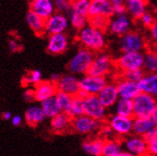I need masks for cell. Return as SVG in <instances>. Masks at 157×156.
<instances>
[{
	"mask_svg": "<svg viewBox=\"0 0 157 156\" xmlns=\"http://www.w3.org/2000/svg\"><path fill=\"white\" fill-rule=\"evenodd\" d=\"M155 50L150 47L147 49V52L144 55V67L143 68L145 70V72L147 71L150 74L157 73V57H156Z\"/></svg>",
	"mask_w": 157,
	"mask_h": 156,
	"instance_id": "f546056e",
	"label": "cell"
},
{
	"mask_svg": "<svg viewBox=\"0 0 157 156\" xmlns=\"http://www.w3.org/2000/svg\"><path fill=\"white\" fill-rule=\"evenodd\" d=\"M155 53H156V57H157V48H156V50H155Z\"/></svg>",
	"mask_w": 157,
	"mask_h": 156,
	"instance_id": "f907efd6",
	"label": "cell"
},
{
	"mask_svg": "<svg viewBox=\"0 0 157 156\" xmlns=\"http://www.w3.org/2000/svg\"><path fill=\"white\" fill-rule=\"evenodd\" d=\"M141 21H142L143 25L147 28H151L153 25V23L155 22L152 15L150 13H145L143 14V17H141Z\"/></svg>",
	"mask_w": 157,
	"mask_h": 156,
	"instance_id": "60d3db41",
	"label": "cell"
},
{
	"mask_svg": "<svg viewBox=\"0 0 157 156\" xmlns=\"http://www.w3.org/2000/svg\"><path fill=\"white\" fill-rule=\"evenodd\" d=\"M26 21L28 26L33 30L36 35L41 36L45 34V19L38 17L36 13L29 11L26 14Z\"/></svg>",
	"mask_w": 157,
	"mask_h": 156,
	"instance_id": "d4e9b609",
	"label": "cell"
},
{
	"mask_svg": "<svg viewBox=\"0 0 157 156\" xmlns=\"http://www.w3.org/2000/svg\"><path fill=\"white\" fill-rule=\"evenodd\" d=\"M115 71L124 73L142 69L144 67V55L140 52L124 53L114 59Z\"/></svg>",
	"mask_w": 157,
	"mask_h": 156,
	"instance_id": "3957f363",
	"label": "cell"
},
{
	"mask_svg": "<svg viewBox=\"0 0 157 156\" xmlns=\"http://www.w3.org/2000/svg\"><path fill=\"white\" fill-rule=\"evenodd\" d=\"M72 118L64 112H60L50 121V128L57 134H63L72 131Z\"/></svg>",
	"mask_w": 157,
	"mask_h": 156,
	"instance_id": "2e32d148",
	"label": "cell"
},
{
	"mask_svg": "<svg viewBox=\"0 0 157 156\" xmlns=\"http://www.w3.org/2000/svg\"><path fill=\"white\" fill-rule=\"evenodd\" d=\"M88 24L90 27L100 31L101 33H105L109 29L111 24L110 17H104V15H96V17H88Z\"/></svg>",
	"mask_w": 157,
	"mask_h": 156,
	"instance_id": "f1b7e54d",
	"label": "cell"
},
{
	"mask_svg": "<svg viewBox=\"0 0 157 156\" xmlns=\"http://www.w3.org/2000/svg\"><path fill=\"white\" fill-rule=\"evenodd\" d=\"M107 84L105 78L85 75L80 80V88L85 96H98Z\"/></svg>",
	"mask_w": 157,
	"mask_h": 156,
	"instance_id": "9c48e42d",
	"label": "cell"
},
{
	"mask_svg": "<svg viewBox=\"0 0 157 156\" xmlns=\"http://www.w3.org/2000/svg\"><path fill=\"white\" fill-rule=\"evenodd\" d=\"M146 0H127V10L133 19H141L146 13Z\"/></svg>",
	"mask_w": 157,
	"mask_h": 156,
	"instance_id": "4316f807",
	"label": "cell"
},
{
	"mask_svg": "<svg viewBox=\"0 0 157 156\" xmlns=\"http://www.w3.org/2000/svg\"><path fill=\"white\" fill-rule=\"evenodd\" d=\"M123 141L127 151L137 156H147V143L144 137L135 135L124 138Z\"/></svg>",
	"mask_w": 157,
	"mask_h": 156,
	"instance_id": "5bb4252c",
	"label": "cell"
},
{
	"mask_svg": "<svg viewBox=\"0 0 157 156\" xmlns=\"http://www.w3.org/2000/svg\"><path fill=\"white\" fill-rule=\"evenodd\" d=\"M113 14L114 10L111 0H91L90 1L88 17H96V15L111 17Z\"/></svg>",
	"mask_w": 157,
	"mask_h": 156,
	"instance_id": "e0dca14e",
	"label": "cell"
},
{
	"mask_svg": "<svg viewBox=\"0 0 157 156\" xmlns=\"http://www.w3.org/2000/svg\"><path fill=\"white\" fill-rule=\"evenodd\" d=\"M114 59L105 54H101L94 58L86 75L105 78L106 76L114 73Z\"/></svg>",
	"mask_w": 157,
	"mask_h": 156,
	"instance_id": "5b68a950",
	"label": "cell"
},
{
	"mask_svg": "<svg viewBox=\"0 0 157 156\" xmlns=\"http://www.w3.org/2000/svg\"><path fill=\"white\" fill-rule=\"evenodd\" d=\"M150 29H151V35L153 41L157 43V21L153 23V25Z\"/></svg>",
	"mask_w": 157,
	"mask_h": 156,
	"instance_id": "ee69618b",
	"label": "cell"
},
{
	"mask_svg": "<svg viewBox=\"0 0 157 156\" xmlns=\"http://www.w3.org/2000/svg\"><path fill=\"white\" fill-rule=\"evenodd\" d=\"M68 47V37L65 34L51 35L47 44V52L51 55L63 54Z\"/></svg>",
	"mask_w": 157,
	"mask_h": 156,
	"instance_id": "ac0fdd59",
	"label": "cell"
},
{
	"mask_svg": "<svg viewBox=\"0 0 157 156\" xmlns=\"http://www.w3.org/2000/svg\"><path fill=\"white\" fill-rule=\"evenodd\" d=\"M55 98H56V100H57L58 105H59V106L60 108L61 112L67 113L68 110L70 109V107H71L74 97L70 96L68 94H65V93L58 91V93L56 94V96H55Z\"/></svg>",
	"mask_w": 157,
	"mask_h": 156,
	"instance_id": "836d02e7",
	"label": "cell"
},
{
	"mask_svg": "<svg viewBox=\"0 0 157 156\" xmlns=\"http://www.w3.org/2000/svg\"><path fill=\"white\" fill-rule=\"evenodd\" d=\"M61 77H62V76L59 75V74H58V73H54V74L51 75L49 81H50L51 82L55 83V84H58V82H59L60 81V79H61Z\"/></svg>",
	"mask_w": 157,
	"mask_h": 156,
	"instance_id": "bcb514c9",
	"label": "cell"
},
{
	"mask_svg": "<svg viewBox=\"0 0 157 156\" xmlns=\"http://www.w3.org/2000/svg\"><path fill=\"white\" fill-rule=\"evenodd\" d=\"M156 126L157 123L152 117H150V118H135L133 120L132 132H134V134L137 136L144 137Z\"/></svg>",
	"mask_w": 157,
	"mask_h": 156,
	"instance_id": "603a6c76",
	"label": "cell"
},
{
	"mask_svg": "<svg viewBox=\"0 0 157 156\" xmlns=\"http://www.w3.org/2000/svg\"><path fill=\"white\" fill-rule=\"evenodd\" d=\"M105 122L117 137L120 138H124L125 136L128 137L133 131L132 118H127V117H123L115 114L111 117H109V119L106 118Z\"/></svg>",
	"mask_w": 157,
	"mask_h": 156,
	"instance_id": "52a82bcc",
	"label": "cell"
},
{
	"mask_svg": "<svg viewBox=\"0 0 157 156\" xmlns=\"http://www.w3.org/2000/svg\"><path fill=\"white\" fill-rule=\"evenodd\" d=\"M23 100L27 103H33L36 102L35 101V93H34V89L28 88L24 91L23 93Z\"/></svg>",
	"mask_w": 157,
	"mask_h": 156,
	"instance_id": "b9f144b4",
	"label": "cell"
},
{
	"mask_svg": "<svg viewBox=\"0 0 157 156\" xmlns=\"http://www.w3.org/2000/svg\"><path fill=\"white\" fill-rule=\"evenodd\" d=\"M68 26V19L60 13H54L45 20V33L48 35L62 34Z\"/></svg>",
	"mask_w": 157,
	"mask_h": 156,
	"instance_id": "7c38bea8",
	"label": "cell"
},
{
	"mask_svg": "<svg viewBox=\"0 0 157 156\" xmlns=\"http://www.w3.org/2000/svg\"><path fill=\"white\" fill-rule=\"evenodd\" d=\"M105 141L99 136L89 137L82 142V147L85 153L91 156H103Z\"/></svg>",
	"mask_w": 157,
	"mask_h": 156,
	"instance_id": "44dd1931",
	"label": "cell"
},
{
	"mask_svg": "<svg viewBox=\"0 0 157 156\" xmlns=\"http://www.w3.org/2000/svg\"><path fill=\"white\" fill-rule=\"evenodd\" d=\"M82 100L78 96H76L73 98V102L71 105V107L68 110L66 114H68L72 119L77 118V117H80L83 115V107H82Z\"/></svg>",
	"mask_w": 157,
	"mask_h": 156,
	"instance_id": "d590c367",
	"label": "cell"
},
{
	"mask_svg": "<svg viewBox=\"0 0 157 156\" xmlns=\"http://www.w3.org/2000/svg\"><path fill=\"white\" fill-rule=\"evenodd\" d=\"M113 83L116 84L119 97L121 99L133 100L140 93L138 83L124 80L115 72L113 73Z\"/></svg>",
	"mask_w": 157,
	"mask_h": 156,
	"instance_id": "30bf717a",
	"label": "cell"
},
{
	"mask_svg": "<svg viewBox=\"0 0 157 156\" xmlns=\"http://www.w3.org/2000/svg\"><path fill=\"white\" fill-rule=\"evenodd\" d=\"M55 10L59 13L62 12H70L71 10V2L70 0H54Z\"/></svg>",
	"mask_w": 157,
	"mask_h": 156,
	"instance_id": "f35d334b",
	"label": "cell"
},
{
	"mask_svg": "<svg viewBox=\"0 0 157 156\" xmlns=\"http://www.w3.org/2000/svg\"><path fill=\"white\" fill-rule=\"evenodd\" d=\"M58 91L65 93L72 97H76L78 92L81 91L80 88V80L74 75H65L62 76L60 81L57 84Z\"/></svg>",
	"mask_w": 157,
	"mask_h": 156,
	"instance_id": "9a60e30c",
	"label": "cell"
},
{
	"mask_svg": "<svg viewBox=\"0 0 157 156\" xmlns=\"http://www.w3.org/2000/svg\"><path fill=\"white\" fill-rule=\"evenodd\" d=\"M116 114L127 118H134L133 115V103L132 100L120 99L116 104Z\"/></svg>",
	"mask_w": 157,
	"mask_h": 156,
	"instance_id": "1f68e13d",
	"label": "cell"
},
{
	"mask_svg": "<svg viewBox=\"0 0 157 156\" xmlns=\"http://www.w3.org/2000/svg\"><path fill=\"white\" fill-rule=\"evenodd\" d=\"M145 46V41L139 34L128 32L122 36L120 40V49L124 53L139 52Z\"/></svg>",
	"mask_w": 157,
	"mask_h": 156,
	"instance_id": "8fae6325",
	"label": "cell"
},
{
	"mask_svg": "<svg viewBox=\"0 0 157 156\" xmlns=\"http://www.w3.org/2000/svg\"><path fill=\"white\" fill-rule=\"evenodd\" d=\"M147 156H157V137L147 140Z\"/></svg>",
	"mask_w": 157,
	"mask_h": 156,
	"instance_id": "ab89813d",
	"label": "cell"
},
{
	"mask_svg": "<svg viewBox=\"0 0 157 156\" xmlns=\"http://www.w3.org/2000/svg\"><path fill=\"white\" fill-rule=\"evenodd\" d=\"M90 1L91 0H70L71 2L70 13H77L88 18Z\"/></svg>",
	"mask_w": 157,
	"mask_h": 156,
	"instance_id": "d6a6232c",
	"label": "cell"
},
{
	"mask_svg": "<svg viewBox=\"0 0 157 156\" xmlns=\"http://www.w3.org/2000/svg\"><path fill=\"white\" fill-rule=\"evenodd\" d=\"M103 123L86 115H82L72 120V131L82 135L91 134L93 132H98Z\"/></svg>",
	"mask_w": 157,
	"mask_h": 156,
	"instance_id": "ba28073f",
	"label": "cell"
},
{
	"mask_svg": "<svg viewBox=\"0 0 157 156\" xmlns=\"http://www.w3.org/2000/svg\"><path fill=\"white\" fill-rule=\"evenodd\" d=\"M114 72L119 75L121 78H123L124 80L133 82L136 83H138L146 76L144 69H139V70H135V71H129V72H124V73H120L117 71H114Z\"/></svg>",
	"mask_w": 157,
	"mask_h": 156,
	"instance_id": "8d00e7d4",
	"label": "cell"
},
{
	"mask_svg": "<svg viewBox=\"0 0 157 156\" xmlns=\"http://www.w3.org/2000/svg\"><path fill=\"white\" fill-rule=\"evenodd\" d=\"M12 118H13V114L10 111H4L1 113V119L5 121H10L12 120Z\"/></svg>",
	"mask_w": 157,
	"mask_h": 156,
	"instance_id": "c3c4849f",
	"label": "cell"
},
{
	"mask_svg": "<svg viewBox=\"0 0 157 156\" xmlns=\"http://www.w3.org/2000/svg\"><path fill=\"white\" fill-rule=\"evenodd\" d=\"M8 48H9L11 53H17L20 49V45L17 42V40H13L12 38V40H10L9 41H8Z\"/></svg>",
	"mask_w": 157,
	"mask_h": 156,
	"instance_id": "7bdbcfd3",
	"label": "cell"
},
{
	"mask_svg": "<svg viewBox=\"0 0 157 156\" xmlns=\"http://www.w3.org/2000/svg\"><path fill=\"white\" fill-rule=\"evenodd\" d=\"M123 140L124 138L120 137L105 140L103 150V156H117L122 151L121 142Z\"/></svg>",
	"mask_w": 157,
	"mask_h": 156,
	"instance_id": "83f0119b",
	"label": "cell"
},
{
	"mask_svg": "<svg viewBox=\"0 0 157 156\" xmlns=\"http://www.w3.org/2000/svg\"><path fill=\"white\" fill-rule=\"evenodd\" d=\"M70 20H71V24L75 29L81 31L82 29L85 27L88 18L82 17V15L77 14V13H71V15H70Z\"/></svg>",
	"mask_w": 157,
	"mask_h": 156,
	"instance_id": "74e56055",
	"label": "cell"
},
{
	"mask_svg": "<svg viewBox=\"0 0 157 156\" xmlns=\"http://www.w3.org/2000/svg\"><path fill=\"white\" fill-rule=\"evenodd\" d=\"M134 118H150L152 117L157 106V100L152 95L140 92L132 100Z\"/></svg>",
	"mask_w": 157,
	"mask_h": 156,
	"instance_id": "7a4b0ae2",
	"label": "cell"
},
{
	"mask_svg": "<svg viewBox=\"0 0 157 156\" xmlns=\"http://www.w3.org/2000/svg\"><path fill=\"white\" fill-rule=\"evenodd\" d=\"M30 11L46 20L55 13L54 2L52 0H32L30 3Z\"/></svg>",
	"mask_w": 157,
	"mask_h": 156,
	"instance_id": "d6986e66",
	"label": "cell"
},
{
	"mask_svg": "<svg viewBox=\"0 0 157 156\" xmlns=\"http://www.w3.org/2000/svg\"><path fill=\"white\" fill-rule=\"evenodd\" d=\"M98 98L105 108H109L116 105L119 99V93H118L116 84H106L98 94Z\"/></svg>",
	"mask_w": 157,
	"mask_h": 156,
	"instance_id": "ffe728a7",
	"label": "cell"
},
{
	"mask_svg": "<svg viewBox=\"0 0 157 156\" xmlns=\"http://www.w3.org/2000/svg\"><path fill=\"white\" fill-rule=\"evenodd\" d=\"M11 122H12L13 126H14V127H20L21 124H22L23 120H22V118L19 115H15V116H13Z\"/></svg>",
	"mask_w": 157,
	"mask_h": 156,
	"instance_id": "f6af8a7d",
	"label": "cell"
},
{
	"mask_svg": "<svg viewBox=\"0 0 157 156\" xmlns=\"http://www.w3.org/2000/svg\"><path fill=\"white\" fill-rule=\"evenodd\" d=\"M46 119V116L40 105H31L27 108L24 113V120L29 127H36L38 124L43 123Z\"/></svg>",
	"mask_w": 157,
	"mask_h": 156,
	"instance_id": "7402d4cb",
	"label": "cell"
},
{
	"mask_svg": "<svg viewBox=\"0 0 157 156\" xmlns=\"http://www.w3.org/2000/svg\"><path fill=\"white\" fill-rule=\"evenodd\" d=\"M35 101L37 103H42L52 97H55L58 93L57 84L48 81H41L34 86Z\"/></svg>",
	"mask_w": 157,
	"mask_h": 156,
	"instance_id": "4fadbf2b",
	"label": "cell"
},
{
	"mask_svg": "<svg viewBox=\"0 0 157 156\" xmlns=\"http://www.w3.org/2000/svg\"><path fill=\"white\" fill-rule=\"evenodd\" d=\"M83 115L100 122L106 120L105 107L101 105L98 96H87L82 100Z\"/></svg>",
	"mask_w": 157,
	"mask_h": 156,
	"instance_id": "8992f818",
	"label": "cell"
},
{
	"mask_svg": "<svg viewBox=\"0 0 157 156\" xmlns=\"http://www.w3.org/2000/svg\"><path fill=\"white\" fill-rule=\"evenodd\" d=\"M94 59V53L85 49L81 48L75 56L69 60L67 69L72 74H82L86 75L88 69Z\"/></svg>",
	"mask_w": 157,
	"mask_h": 156,
	"instance_id": "277c9868",
	"label": "cell"
},
{
	"mask_svg": "<svg viewBox=\"0 0 157 156\" xmlns=\"http://www.w3.org/2000/svg\"><path fill=\"white\" fill-rule=\"evenodd\" d=\"M77 40L82 45V48L87 49L93 53L103 51L105 46L103 33L90 27L89 25L78 31Z\"/></svg>",
	"mask_w": 157,
	"mask_h": 156,
	"instance_id": "6da1fadb",
	"label": "cell"
},
{
	"mask_svg": "<svg viewBox=\"0 0 157 156\" xmlns=\"http://www.w3.org/2000/svg\"><path fill=\"white\" fill-rule=\"evenodd\" d=\"M140 92L147 93L157 98V73L146 75L138 82Z\"/></svg>",
	"mask_w": 157,
	"mask_h": 156,
	"instance_id": "cb8c5ba5",
	"label": "cell"
},
{
	"mask_svg": "<svg viewBox=\"0 0 157 156\" xmlns=\"http://www.w3.org/2000/svg\"><path fill=\"white\" fill-rule=\"evenodd\" d=\"M40 106L42 110L46 116V118H54L55 116H57L61 112L60 108L58 105V102L55 97H52L48 100L44 101V102L40 103Z\"/></svg>",
	"mask_w": 157,
	"mask_h": 156,
	"instance_id": "4dcf8cb0",
	"label": "cell"
},
{
	"mask_svg": "<svg viewBox=\"0 0 157 156\" xmlns=\"http://www.w3.org/2000/svg\"><path fill=\"white\" fill-rule=\"evenodd\" d=\"M117 156H137V155L133 154V153H130L128 151H121Z\"/></svg>",
	"mask_w": 157,
	"mask_h": 156,
	"instance_id": "681fc988",
	"label": "cell"
},
{
	"mask_svg": "<svg viewBox=\"0 0 157 156\" xmlns=\"http://www.w3.org/2000/svg\"><path fill=\"white\" fill-rule=\"evenodd\" d=\"M129 26L130 23L128 18L123 14V15H118V17L114 21H112L110 27H109V30H110V32L112 34L123 36L128 33Z\"/></svg>",
	"mask_w": 157,
	"mask_h": 156,
	"instance_id": "484cf974",
	"label": "cell"
},
{
	"mask_svg": "<svg viewBox=\"0 0 157 156\" xmlns=\"http://www.w3.org/2000/svg\"><path fill=\"white\" fill-rule=\"evenodd\" d=\"M41 81H43L42 73L39 71V70H31L25 77H23L22 84L24 85V86H30V85L36 86V85L40 82Z\"/></svg>",
	"mask_w": 157,
	"mask_h": 156,
	"instance_id": "e575fe53",
	"label": "cell"
},
{
	"mask_svg": "<svg viewBox=\"0 0 157 156\" xmlns=\"http://www.w3.org/2000/svg\"><path fill=\"white\" fill-rule=\"evenodd\" d=\"M153 137H157V126L151 131L148 132L146 136H144V138L146 139V141H147V140H150V139L153 138Z\"/></svg>",
	"mask_w": 157,
	"mask_h": 156,
	"instance_id": "7dc6e473",
	"label": "cell"
}]
</instances>
